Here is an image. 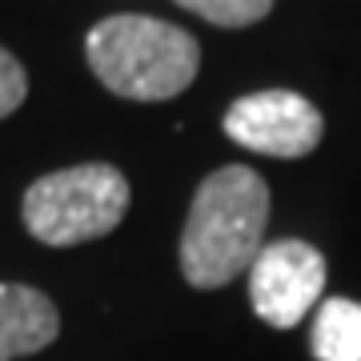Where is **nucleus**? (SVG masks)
Segmentation results:
<instances>
[{"label": "nucleus", "mask_w": 361, "mask_h": 361, "mask_svg": "<svg viewBox=\"0 0 361 361\" xmlns=\"http://www.w3.org/2000/svg\"><path fill=\"white\" fill-rule=\"evenodd\" d=\"M269 225V185L249 165H225L197 189L180 233V273L193 289H221L249 273Z\"/></svg>", "instance_id": "1"}, {"label": "nucleus", "mask_w": 361, "mask_h": 361, "mask_svg": "<svg viewBox=\"0 0 361 361\" xmlns=\"http://www.w3.org/2000/svg\"><path fill=\"white\" fill-rule=\"evenodd\" d=\"M92 77L125 101H173L197 80L201 44L185 28L141 13L104 16L85 37Z\"/></svg>", "instance_id": "2"}, {"label": "nucleus", "mask_w": 361, "mask_h": 361, "mask_svg": "<svg viewBox=\"0 0 361 361\" xmlns=\"http://www.w3.org/2000/svg\"><path fill=\"white\" fill-rule=\"evenodd\" d=\"M129 201L133 189L125 173L104 161H89L32 180L20 201V217L40 245L68 249L109 237L125 221Z\"/></svg>", "instance_id": "3"}, {"label": "nucleus", "mask_w": 361, "mask_h": 361, "mask_svg": "<svg viewBox=\"0 0 361 361\" xmlns=\"http://www.w3.org/2000/svg\"><path fill=\"white\" fill-rule=\"evenodd\" d=\"M225 133H229V141H237L249 153L297 161V157L313 153L322 145L325 121L317 113V104L305 101L301 92L265 89L229 104Z\"/></svg>", "instance_id": "4"}, {"label": "nucleus", "mask_w": 361, "mask_h": 361, "mask_svg": "<svg viewBox=\"0 0 361 361\" xmlns=\"http://www.w3.org/2000/svg\"><path fill=\"white\" fill-rule=\"evenodd\" d=\"M325 257L310 241H273L249 265V301L265 325L293 329L322 301Z\"/></svg>", "instance_id": "5"}, {"label": "nucleus", "mask_w": 361, "mask_h": 361, "mask_svg": "<svg viewBox=\"0 0 361 361\" xmlns=\"http://www.w3.org/2000/svg\"><path fill=\"white\" fill-rule=\"evenodd\" d=\"M61 334V313L32 285L0 281V361L32 357Z\"/></svg>", "instance_id": "6"}, {"label": "nucleus", "mask_w": 361, "mask_h": 361, "mask_svg": "<svg viewBox=\"0 0 361 361\" xmlns=\"http://www.w3.org/2000/svg\"><path fill=\"white\" fill-rule=\"evenodd\" d=\"M317 361H361V301L329 297L313 313L310 334Z\"/></svg>", "instance_id": "7"}, {"label": "nucleus", "mask_w": 361, "mask_h": 361, "mask_svg": "<svg viewBox=\"0 0 361 361\" xmlns=\"http://www.w3.org/2000/svg\"><path fill=\"white\" fill-rule=\"evenodd\" d=\"M173 4H180L185 13L201 16L217 28H249L265 20L273 8V0H173Z\"/></svg>", "instance_id": "8"}, {"label": "nucleus", "mask_w": 361, "mask_h": 361, "mask_svg": "<svg viewBox=\"0 0 361 361\" xmlns=\"http://www.w3.org/2000/svg\"><path fill=\"white\" fill-rule=\"evenodd\" d=\"M28 97V73L25 65L16 61L13 52L0 44V121L4 116H13Z\"/></svg>", "instance_id": "9"}]
</instances>
